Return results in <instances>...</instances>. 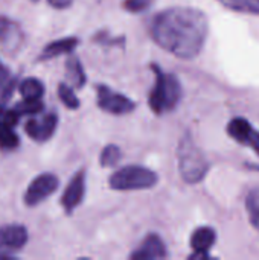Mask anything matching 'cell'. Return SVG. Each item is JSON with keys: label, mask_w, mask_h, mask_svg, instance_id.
Wrapping results in <instances>:
<instances>
[{"label": "cell", "mask_w": 259, "mask_h": 260, "mask_svg": "<svg viewBox=\"0 0 259 260\" xmlns=\"http://www.w3.org/2000/svg\"><path fill=\"white\" fill-rule=\"evenodd\" d=\"M44 108L41 99H37V101H26L23 99V102L17 104L15 105V110L20 116H24V114H38L41 113Z\"/></svg>", "instance_id": "21"}, {"label": "cell", "mask_w": 259, "mask_h": 260, "mask_svg": "<svg viewBox=\"0 0 259 260\" xmlns=\"http://www.w3.org/2000/svg\"><path fill=\"white\" fill-rule=\"evenodd\" d=\"M58 178L53 174H41L32 180L26 193H24V204L32 207L43 203L58 189Z\"/></svg>", "instance_id": "5"}, {"label": "cell", "mask_w": 259, "mask_h": 260, "mask_svg": "<svg viewBox=\"0 0 259 260\" xmlns=\"http://www.w3.org/2000/svg\"><path fill=\"white\" fill-rule=\"evenodd\" d=\"M18 91L23 99L26 101H37L41 99L44 94V85L40 79L37 78H26L20 82Z\"/></svg>", "instance_id": "14"}, {"label": "cell", "mask_w": 259, "mask_h": 260, "mask_svg": "<svg viewBox=\"0 0 259 260\" xmlns=\"http://www.w3.org/2000/svg\"><path fill=\"white\" fill-rule=\"evenodd\" d=\"M224 6L249 14H259V0H218Z\"/></svg>", "instance_id": "16"}, {"label": "cell", "mask_w": 259, "mask_h": 260, "mask_svg": "<svg viewBox=\"0 0 259 260\" xmlns=\"http://www.w3.org/2000/svg\"><path fill=\"white\" fill-rule=\"evenodd\" d=\"M153 0H124L122 6L130 12H142L151 6Z\"/></svg>", "instance_id": "22"}, {"label": "cell", "mask_w": 259, "mask_h": 260, "mask_svg": "<svg viewBox=\"0 0 259 260\" xmlns=\"http://www.w3.org/2000/svg\"><path fill=\"white\" fill-rule=\"evenodd\" d=\"M215 244V232L209 227L197 229L191 236V247L194 251H209Z\"/></svg>", "instance_id": "13"}, {"label": "cell", "mask_w": 259, "mask_h": 260, "mask_svg": "<svg viewBox=\"0 0 259 260\" xmlns=\"http://www.w3.org/2000/svg\"><path fill=\"white\" fill-rule=\"evenodd\" d=\"M18 146V136L14 133L12 126L0 122V148L14 149Z\"/></svg>", "instance_id": "17"}, {"label": "cell", "mask_w": 259, "mask_h": 260, "mask_svg": "<svg viewBox=\"0 0 259 260\" xmlns=\"http://www.w3.org/2000/svg\"><path fill=\"white\" fill-rule=\"evenodd\" d=\"M98 105L107 113L111 114H127L134 110V102L127 96L111 91L105 85L98 87Z\"/></svg>", "instance_id": "6"}, {"label": "cell", "mask_w": 259, "mask_h": 260, "mask_svg": "<svg viewBox=\"0 0 259 260\" xmlns=\"http://www.w3.org/2000/svg\"><path fill=\"white\" fill-rule=\"evenodd\" d=\"M156 73V85L150 93V107L154 113L162 114L176 108L182 98V85L174 75H165L159 67H153Z\"/></svg>", "instance_id": "3"}, {"label": "cell", "mask_w": 259, "mask_h": 260, "mask_svg": "<svg viewBox=\"0 0 259 260\" xmlns=\"http://www.w3.org/2000/svg\"><path fill=\"white\" fill-rule=\"evenodd\" d=\"M121 155H122L121 149L116 145H108L101 152V165L104 168H111V166L118 165V161L121 160Z\"/></svg>", "instance_id": "20"}, {"label": "cell", "mask_w": 259, "mask_h": 260, "mask_svg": "<svg viewBox=\"0 0 259 260\" xmlns=\"http://www.w3.org/2000/svg\"><path fill=\"white\" fill-rule=\"evenodd\" d=\"M58 96L61 99V102L70 108V110H76L79 107V101L76 98V94L73 93L72 87H69L67 84H60L58 85Z\"/></svg>", "instance_id": "19"}, {"label": "cell", "mask_w": 259, "mask_h": 260, "mask_svg": "<svg viewBox=\"0 0 259 260\" xmlns=\"http://www.w3.org/2000/svg\"><path fill=\"white\" fill-rule=\"evenodd\" d=\"M32 2H38V0H32Z\"/></svg>", "instance_id": "26"}, {"label": "cell", "mask_w": 259, "mask_h": 260, "mask_svg": "<svg viewBox=\"0 0 259 260\" xmlns=\"http://www.w3.org/2000/svg\"><path fill=\"white\" fill-rule=\"evenodd\" d=\"M108 183L114 190H143L157 183V175L142 166H125L116 171Z\"/></svg>", "instance_id": "4"}, {"label": "cell", "mask_w": 259, "mask_h": 260, "mask_svg": "<svg viewBox=\"0 0 259 260\" xmlns=\"http://www.w3.org/2000/svg\"><path fill=\"white\" fill-rule=\"evenodd\" d=\"M84 193H85V177H84V172H78L70 180V183L67 184L61 197V206L66 209V212H72L81 204Z\"/></svg>", "instance_id": "10"}, {"label": "cell", "mask_w": 259, "mask_h": 260, "mask_svg": "<svg viewBox=\"0 0 259 260\" xmlns=\"http://www.w3.org/2000/svg\"><path fill=\"white\" fill-rule=\"evenodd\" d=\"M56 123H58L56 114L50 113V114H46L41 120H37V119L27 120L24 125V131L31 139L37 142H46L53 136L56 129Z\"/></svg>", "instance_id": "9"}, {"label": "cell", "mask_w": 259, "mask_h": 260, "mask_svg": "<svg viewBox=\"0 0 259 260\" xmlns=\"http://www.w3.org/2000/svg\"><path fill=\"white\" fill-rule=\"evenodd\" d=\"M8 81H9V70L0 62V90L8 84Z\"/></svg>", "instance_id": "24"}, {"label": "cell", "mask_w": 259, "mask_h": 260, "mask_svg": "<svg viewBox=\"0 0 259 260\" xmlns=\"http://www.w3.org/2000/svg\"><path fill=\"white\" fill-rule=\"evenodd\" d=\"M177 157L180 175L189 184L202 181L209 171V161L206 160L203 152L194 145L189 134H186L182 139Z\"/></svg>", "instance_id": "2"}, {"label": "cell", "mask_w": 259, "mask_h": 260, "mask_svg": "<svg viewBox=\"0 0 259 260\" xmlns=\"http://www.w3.org/2000/svg\"><path fill=\"white\" fill-rule=\"evenodd\" d=\"M70 2L72 0H47V3L53 8H58V9H63V8H67L70 6Z\"/></svg>", "instance_id": "25"}, {"label": "cell", "mask_w": 259, "mask_h": 260, "mask_svg": "<svg viewBox=\"0 0 259 260\" xmlns=\"http://www.w3.org/2000/svg\"><path fill=\"white\" fill-rule=\"evenodd\" d=\"M246 206H247V210H249L252 225L259 232V189L250 192V195L247 197Z\"/></svg>", "instance_id": "18"}, {"label": "cell", "mask_w": 259, "mask_h": 260, "mask_svg": "<svg viewBox=\"0 0 259 260\" xmlns=\"http://www.w3.org/2000/svg\"><path fill=\"white\" fill-rule=\"evenodd\" d=\"M66 72L70 84L76 88H81L85 84V75L82 70V66L76 56H70L66 62Z\"/></svg>", "instance_id": "15"}, {"label": "cell", "mask_w": 259, "mask_h": 260, "mask_svg": "<svg viewBox=\"0 0 259 260\" xmlns=\"http://www.w3.org/2000/svg\"><path fill=\"white\" fill-rule=\"evenodd\" d=\"M14 29H15V24H14L9 18L0 15V40L9 38V35H11V32H12Z\"/></svg>", "instance_id": "23"}, {"label": "cell", "mask_w": 259, "mask_h": 260, "mask_svg": "<svg viewBox=\"0 0 259 260\" xmlns=\"http://www.w3.org/2000/svg\"><path fill=\"white\" fill-rule=\"evenodd\" d=\"M78 46V38L75 37H67V38H61V40H55L52 43H49L41 55H40V59H52L55 56H60V55H64V53H70L75 50V47Z\"/></svg>", "instance_id": "12"}, {"label": "cell", "mask_w": 259, "mask_h": 260, "mask_svg": "<svg viewBox=\"0 0 259 260\" xmlns=\"http://www.w3.org/2000/svg\"><path fill=\"white\" fill-rule=\"evenodd\" d=\"M27 230L20 224L0 227V251H17L27 244Z\"/></svg>", "instance_id": "7"}, {"label": "cell", "mask_w": 259, "mask_h": 260, "mask_svg": "<svg viewBox=\"0 0 259 260\" xmlns=\"http://www.w3.org/2000/svg\"><path fill=\"white\" fill-rule=\"evenodd\" d=\"M166 257V248L163 241L157 235H150L142 242L139 250H136L131 254L133 260H154L165 259Z\"/></svg>", "instance_id": "11"}, {"label": "cell", "mask_w": 259, "mask_h": 260, "mask_svg": "<svg viewBox=\"0 0 259 260\" xmlns=\"http://www.w3.org/2000/svg\"><path fill=\"white\" fill-rule=\"evenodd\" d=\"M227 133L237 142L250 146L259 155V133L252 128V125L246 119L237 117V119L231 120V123L227 126Z\"/></svg>", "instance_id": "8"}, {"label": "cell", "mask_w": 259, "mask_h": 260, "mask_svg": "<svg viewBox=\"0 0 259 260\" xmlns=\"http://www.w3.org/2000/svg\"><path fill=\"white\" fill-rule=\"evenodd\" d=\"M151 37L169 53L191 59L200 53L208 37V18L194 8H169L156 15Z\"/></svg>", "instance_id": "1"}]
</instances>
